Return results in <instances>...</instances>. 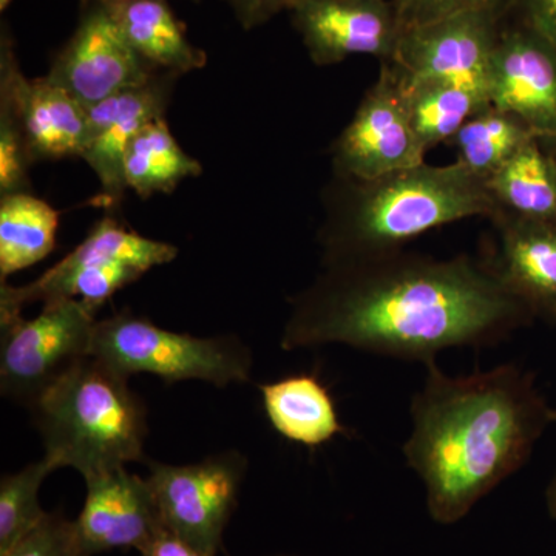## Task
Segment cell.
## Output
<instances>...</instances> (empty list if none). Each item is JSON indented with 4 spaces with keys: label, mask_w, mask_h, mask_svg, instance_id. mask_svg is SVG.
Returning <instances> with one entry per match:
<instances>
[{
    "label": "cell",
    "mask_w": 556,
    "mask_h": 556,
    "mask_svg": "<svg viewBox=\"0 0 556 556\" xmlns=\"http://www.w3.org/2000/svg\"><path fill=\"white\" fill-rule=\"evenodd\" d=\"M321 266L291 299L281 350L345 345L427 367L442 351L495 345L535 320L470 255L402 249Z\"/></svg>",
    "instance_id": "cell-1"
},
{
    "label": "cell",
    "mask_w": 556,
    "mask_h": 556,
    "mask_svg": "<svg viewBox=\"0 0 556 556\" xmlns=\"http://www.w3.org/2000/svg\"><path fill=\"white\" fill-rule=\"evenodd\" d=\"M409 416L405 463L422 482L430 518L452 526L525 466L556 408L518 365L453 378L433 362Z\"/></svg>",
    "instance_id": "cell-2"
},
{
    "label": "cell",
    "mask_w": 556,
    "mask_h": 556,
    "mask_svg": "<svg viewBox=\"0 0 556 556\" xmlns=\"http://www.w3.org/2000/svg\"><path fill=\"white\" fill-rule=\"evenodd\" d=\"M321 204V265L402 251L430 230L460 219H490L496 212L484 179L456 161L447 166L424 161L376 178L332 175Z\"/></svg>",
    "instance_id": "cell-3"
},
{
    "label": "cell",
    "mask_w": 556,
    "mask_h": 556,
    "mask_svg": "<svg viewBox=\"0 0 556 556\" xmlns=\"http://www.w3.org/2000/svg\"><path fill=\"white\" fill-rule=\"evenodd\" d=\"M33 426L43 457L56 470L70 467L89 479L146 463L148 408L129 378L87 356L33 404Z\"/></svg>",
    "instance_id": "cell-4"
},
{
    "label": "cell",
    "mask_w": 556,
    "mask_h": 556,
    "mask_svg": "<svg viewBox=\"0 0 556 556\" xmlns=\"http://www.w3.org/2000/svg\"><path fill=\"white\" fill-rule=\"evenodd\" d=\"M178 248L135 232L116 215L105 212L86 239L42 276L24 285L0 283V320L22 316L31 303L76 299L94 313L119 289L150 269L174 262Z\"/></svg>",
    "instance_id": "cell-5"
},
{
    "label": "cell",
    "mask_w": 556,
    "mask_h": 556,
    "mask_svg": "<svg viewBox=\"0 0 556 556\" xmlns=\"http://www.w3.org/2000/svg\"><path fill=\"white\" fill-rule=\"evenodd\" d=\"M90 354L119 375H152L172 386L201 380L225 388L251 380V348L237 336L197 338L121 311L97 321Z\"/></svg>",
    "instance_id": "cell-6"
},
{
    "label": "cell",
    "mask_w": 556,
    "mask_h": 556,
    "mask_svg": "<svg viewBox=\"0 0 556 556\" xmlns=\"http://www.w3.org/2000/svg\"><path fill=\"white\" fill-rule=\"evenodd\" d=\"M97 314L80 300L43 303L38 316L0 320V393L31 408L51 386L90 356Z\"/></svg>",
    "instance_id": "cell-7"
},
{
    "label": "cell",
    "mask_w": 556,
    "mask_h": 556,
    "mask_svg": "<svg viewBox=\"0 0 556 556\" xmlns=\"http://www.w3.org/2000/svg\"><path fill=\"white\" fill-rule=\"evenodd\" d=\"M148 463V482L161 525L208 555L217 556L223 535L248 471V457L237 450L217 453L199 463Z\"/></svg>",
    "instance_id": "cell-8"
},
{
    "label": "cell",
    "mask_w": 556,
    "mask_h": 556,
    "mask_svg": "<svg viewBox=\"0 0 556 556\" xmlns=\"http://www.w3.org/2000/svg\"><path fill=\"white\" fill-rule=\"evenodd\" d=\"M159 73L131 47L113 0H80L78 25L46 76L90 108Z\"/></svg>",
    "instance_id": "cell-9"
},
{
    "label": "cell",
    "mask_w": 556,
    "mask_h": 556,
    "mask_svg": "<svg viewBox=\"0 0 556 556\" xmlns=\"http://www.w3.org/2000/svg\"><path fill=\"white\" fill-rule=\"evenodd\" d=\"M329 153L332 175L345 178H376L426 161L390 62L380 64L378 80L364 94Z\"/></svg>",
    "instance_id": "cell-10"
},
{
    "label": "cell",
    "mask_w": 556,
    "mask_h": 556,
    "mask_svg": "<svg viewBox=\"0 0 556 556\" xmlns=\"http://www.w3.org/2000/svg\"><path fill=\"white\" fill-rule=\"evenodd\" d=\"M503 21L466 11L402 33L390 62L407 80H441L486 94L490 65Z\"/></svg>",
    "instance_id": "cell-11"
},
{
    "label": "cell",
    "mask_w": 556,
    "mask_h": 556,
    "mask_svg": "<svg viewBox=\"0 0 556 556\" xmlns=\"http://www.w3.org/2000/svg\"><path fill=\"white\" fill-rule=\"evenodd\" d=\"M179 76L160 72L148 83L113 94L87 108V137L80 160L89 164L101 185L94 203L115 212L126 193L124 160L139 131L166 118Z\"/></svg>",
    "instance_id": "cell-12"
},
{
    "label": "cell",
    "mask_w": 556,
    "mask_h": 556,
    "mask_svg": "<svg viewBox=\"0 0 556 556\" xmlns=\"http://www.w3.org/2000/svg\"><path fill=\"white\" fill-rule=\"evenodd\" d=\"M289 13L317 67L356 54L391 62L404 33L393 0H300Z\"/></svg>",
    "instance_id": "cell-13"
},
{
    "label": "cell",
    "mask_w": 556,
    "mask_h": 556,
    "mask_svg": "<svg viewBox=\"0 0 556 556\" xmlns=\"http://www.w3.org/2000/svg\"><path fill=\"white\" fill-rule=\"evenodd\" d=\"M489 102L536 137L556 139V50L546 39L504 21L489 75Z\"/></svg>",
    "instance_id": "cell-14"
},
{
    "label": "cell",
    "mask_w": 556,
    "mask_h": 556,
    "mask_svg": "<svg viewBox=\"0 0 556 556\" xmlns=\"http://www.w3.org/2000/svg\"><path fill=\"white\" fill-rule=\"evenodd\" d=\"M0 89L9 91L16 105L33 164L80 159L87 137L86 105L47 76L28 79L22 73L5 24L0 35Z\"/></svg>",
    "instance_id": "cell-15"
},
{
    "label": "cell",
    "mask_w": 556,
    "mask_h": 556,
    "mask_svg": "<svg viewBox=\"0 0 556 556\" xmlns=\"http://www.w3.org/2000/svg\"><path fill=\"white\" fill-rule=\"evenodd\" d=\"M87 495L75 519L80 556L139 551L161 521L148 479L119 467L86 479Z\"/></svg>",
    "instance_id": "cell-16"
},
{
    "label": "cell",
    "mask_w": 556,
    "mask_h": 556,
    "mask_svg": "<svg viewBox=\"0 0 556 556\" xmlns=\"http://www.w3.org/2000/svg\"><path fill=\"white\" fill-rule=\"evenodd\" d=\"M490 222L495 248L486 266L533 318L556 324V223L506 214Z\"/></svg>",
    "instance_id": "cell-17"
},
{
    "label": "cell",
    "mask_w": 556,
    "mask_h": 556,
    "mask_svg": "<svg viewBox=\"0 0 556 556\" xmlns=\"http://www.w3.org/2000/svg\"><path fill=\"white\" fill-rule=\"evenodd\" d=\"M263 408L280 437L317 448L346 433L334 399L316 375H292L260 386Z\"/></svg>",
    "instance_id": "cell-18"
},
{
    "label": "cell",
    "mask_w": 556,
    "mask_h": 556,
    "mask_svg": "<svg viewBox=\"0 0 556 556\" xmlns=\"http://www.w3.org/2000/svg\"><path fill=\"white\" fill-rule=\"evenodd\" d=\"M485 185L495 214L556 223V139L530 138Z\"/></svg>",
    "instance_id": "cell-19"
},
{
    "label": "cell",
    "mask_w": 556,
    "mask_h": 556,
    "mask_svg": "<svg viewBox=\"0 0 556 556\" xmlns=\"http://www.w3.org/2000/svg\"><path fill=\"white\" fill-rule=\"evenodd\" d=\"M131 47L159 72L188 75L206 67V51L188 38L167 0H113Z\"/></svg>",
    "instance_id": "cell-20"
},
{
    "label": "cell",
    "mask_w": 556,
    "mask_h": 556,
    "mask_svg": "<svg viewBox=\"0 0 556 556\" xmlns=\"http://www.w3.org/2000/svg\"><path fill=\"white\" fill-rule=\"evenodd\" d=\"M60 212L31 192L0 195V283L49 257Z\"/></svg>",
    "instance_id": "cell-21"
},
{
    "label": "cell",
    "mask_w": 556,
    "mask_h": 556,
    "mask_svg": "<svg viewBox=\"0 0 556 556\" xmlns=\"http://www.w3.org/2000/svg\"><path fill=\"white\" fill-rule=\"evenodd\" d=\"M396 75L409 123L426 153L442 142L448 144L471 116L490 105L485 94L466 87L441 80H407L397 72Z\"/></svg>",
    "instance_id": "cell-22"
},
{
    "label": "cell",
    "mask_w": 556,
    "mask_h": 556,
    "mask_svg": "<svg viewBox=\"0 0 556 556\" xmlns=\"http://www.w3.org/2000/svg\"><path fill=\"white\" fill-rule=\"evenodd\" d=\"M201 174L203 167L181 149L166 118L152 121L139 131L124 160L127 190L142 200L174 192L182 179Z\"/></svg>",
    "instance_id": "cell-23"
},
{
    "label": "cell",
    "mask_w": 556,
    "mask_h": 556,
    "mask_svg": "<svg viewBox=\"0 0 556 556\" xmlns=\"http://www.w3.org/2000/svg\"><path fill=\"white\" fill-rule=\"evenodd\" d=\"M532 137L535 134L521 121L490 104L471 116L448 146L455 149L456 163L486 181Z\"/></svg>",
    "instance_id": "cell-24"
},
{
    "label": "cell",
    "mask_w": 556,
    "mask_h": 556,
    "mask_svg": "<svg viewBox=\"0 0 556 556\" xmlns=\"http://www.w3.org/2000/svg\"><path fill=\"white\" fill-rule=\"evenodd\" d=\"M54 470L53 464L42 457L0 479V552L30 533L49 514L40 506L39 492Z\"/></svg>",
    "instance_id": "cell-25"
},
{
    "label": "cell",
    "mask_w": 556,
    "mask_h": 556,
    "mask_svg": "<svg viewBox=\"0 0 556 556\" xmlns=\"http://www.w3.org/2000/svg\"><path fill=\"white\" fill-rule=\"evenodd\" d=\"M0 556H80L75 521L49 511L39 526Z\"/></svg>",
    "instance_id": "cell-26"
},
{
    "label": "cell",
    "mask_w": 556,
    "mask_h": 556,
    "mask_svg": "<svg viewBox=\"0 0 556 556\" xmlns=\"http://www.w3.org/2000/svg\"><path fill=\"white\" fill-rule=\"evenodd\" d=\"M515 0H393L402 30L466 11H485L504 22Z\"/></svg>",
    "instance_id": "cell-27"
},
{
    "label": "cell",
    "mask_w": 556,
    "mask_h": 556,
    "mask_svg": "<svg viewBox=\"0 0 556 556\" xmlns=\"http://www.w3.org/2000/svg\"><path fill=\"white\" fill-rule=\"evenodd\" d=\"M504 21L529 28L556 50V0H515Z\"/></svg>",
    "instance_id": "cell-28"
},
{
    "label": "cell",
    "mask_w": 556,
    "mask_h": 556,
    "mask_svg": "<svg viewBox=\"0 0 556 556\" xmlns=\"http://www.w3.org/2000/svg\"><path fill=\"white\" fill-rule=\"evenodd\" d=\"M244 30L268 24L283 11H291L300 0H225Z\"/></svg>",
    "instance_id": "cell-29"
},
{
    "label": "cell",
    "mask_w": 556,
    "mask_h": 556,
    "mask_svg": "<svg viewBox=\"0 0 556 556\" xmlns=\"http://www.w3.org/2000/svg\"><path fill=\"white\" fill-rule=\"evenodd\" d=\"M138 552L139 556H214L192 546L163 526Z\"/></svg>",
    "instance_id": "cell-30"
},
{
    "label": "cell",
    "mask_w": 556,
    "mask_h": 556,
    "mask_svg": "<svg viewBox=\"0 0 556 556\" xmlns=\"http://www.w3.org/2000/svg\"><path fill=\"white\" fill-rule=\"evenodd\" d=\"M546 504L548 515L552 518L556 519V470L554 477H552L551 482H548L547 492H546Z\"/></svg>",
    "instance_id": "cell-31"
},
{
    "label": "cell",
    "mask_w": 556,
    "mask_h": 556,
    "mask_svg": "<svg viewBox=\"0 0 556 556\" xmlns=\"http://www.w3.org/2000/svg\"><path fill=\"white\" fill-rule=\"evenodd\" d=\"M273 556H298V555H273Z\"/></svg>",
    "instance_id": "cell-32"
}]
</instances>
